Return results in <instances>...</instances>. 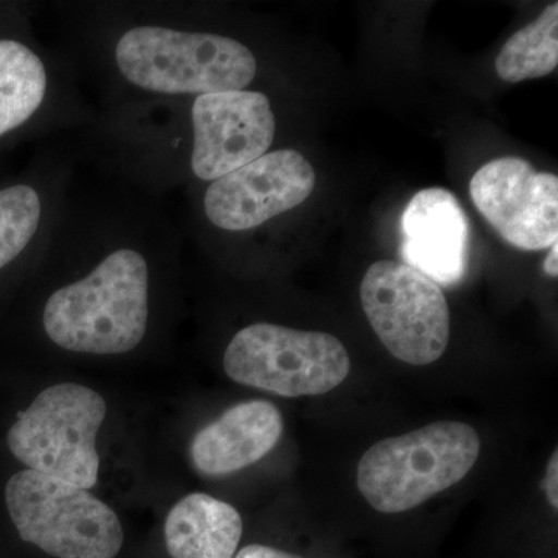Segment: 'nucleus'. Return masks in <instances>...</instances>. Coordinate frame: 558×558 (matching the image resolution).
<instances>
[{"label":"nucleus","instance_id":"obj_1","mask_svg":"<svg viewBox=\"0 0 558 558\" xmlns=\"http://www.w3.org/2000/svg\"><path fill=\"white\" fill-rule=\"evenodd\" d=\"M54 233L83 271L46 300L40 323L47 339L75 354L134 351L148 336L157 259L180 245L160 197L108 174L102 189L78 190L73 172Z\"/></svg>","mask_w":558,"mask_h":558},{"label":"nucleus","instance_id":"obj_2","mask_svg":"<svg viewBox=\"0 0 558 558\" xmlns=\"http://www.w3.org/2000/svg\"><path fill=\"white\" fill-rule=\"evenodd\" d=\"M81 53L105 109L248 90L258 58L247 44L194 27L180 3L78 7Z\"/></svg>","mask_w":558,"mask_h":558},{"label":"nucleus","instance_id":"obj_3","mask_svg":"<svg viewBox=\"0 0 558 558\" xmlns=\"http://www.w3.org/2000/svg\"><path fill=\"white\" fill-rule=\"evenodd\" d=\"M278 121L259 90L135 102L121 110L113 142L120 165L154 194L215 182L269 153Z\"/></svg>","mask_w":558,"mask_h":558},{"label":"nucleus","instance_id":"obj_4","mask_svg":"<svg viewBox=\"0 0 558 558\" xmlns=\"http://www.w3.org/2000/svg\"><path fill=\"white\" fill-rule=\"evenodd\" d=\"M480 451L475 428L436 422L374 444L360 459L359 490L377 512H407L464 480Z\"/></svg>","mask_w":558,"mask_h":558},{"label":"nucleus","instance_id":"obj_5","mask_svg":"<svg viewBox=\"0 0 558 558\" xmlns=\"http://www.w3.org/2000/svg\"><path fill=\"white\" fill-rule=\"evenodd\" d=\"M21 538L57 558H116L124 542L119 517L86 488L22 470L5 488Z\"/></svg>","mask_w":558,"mask_h":558},{"label":"nucleus","instance_id":"obj_6","mask_svg":"<svg viewBox=\"0 0 558 558\" xmlns=\"http://www.w3.org/2000/svg\"><path fill=\"white\" fill-rule=\"evenodd\" d=\"M105 417V399L94 389L53 385L21 414L7 444L28 470L90 490L100 473L97 435Z\"/></svg>","mask_w":558,"mask_h":558},{"label":"nucleus","instance_id":"obj_7","mask_svg":"<svg viewBox=\"0 0 558 558\" xmlns=\"http://www.w3.org/2000/svg\"><path fill=\"white\" fill-rule=\"evenodd\" d=\"M223 369L245 387L301 398L340 387L351 371V357L330 333L255 323L234 333L223 354Z\"/></svg>","mask_w":558,"mask_h":558},{"label":"nucleus","instance_id":"obj_8","mask_svg":"<svg viewBox=\"0 0 558 558\" xmlns=\"http://www.w3.org/2000/svg\"><path fill=\"white\" fill-rule=\"evenodd\" d=\"M360 299L371 326L396 359L429 365L449 347L450 307L442 289L405 264H373Z\"/></svg>","mask_w":558,"mask_h":558},{"label":"nucleus","instance_id":"obj_9","mask_svg":"<svg viewBox=\"0 0 558 558\" xmlns=\"http://www.w3.org/2000/svg\"><path fill=\"white\" fill-rule=\"evenodd\" d=\"M317 185L311 161L293 149H277L215 182L204 183L202 219L223 233H247L292 211Z\"/></svg>","mask_w":558,"mask_h":558},{"label":"nucleus","instance_id":"obj_10","mask_svg":"<svg viewBox=\"0 0 558 558\" xmlns=\"http://www.w3.org/2000/svg\"><path fill=\"white\" fill-rule=\"evenodd\" d=\"M73 69L57 50L0 38V138L44 117L57 130L86 128L97 112L80 94Z\"/></svg>","mask_w":558,"mask_h":558},{"label":"nucleus","instance_id":"obj_11","mask_svg":"<svg viewBox=\"0 0 558 558\" xmlns=\"http://www.w3.org/2000/svg\"><path fill=\"white\" fill-rule=\"evenodd\" d=\"M470 197L508 244L529 252L558 242V179L520 157L488 161L470 180Z\"/></svg>","mask_w":558,"mask_h":558},{"label":"nucleus","instance_id":"obj_12","mask_svg":"<svg viewBox=\"0 0 558 558\" xmlns=\"http://www.w3.org/2000/svg\"><path fill=\"white\" fill-rule=\"evenodd\" d=\"M400 234V256L405 266L446 288L464 279L469 266V218L450 191H418L403 211Z\"/></svg>","mask_w":558,"mask_h":558},{"label":"nucleus","instance_id":"obj_13","mask_svg":"<svg viewBox=\"0 0 558 558\" xmlns=\"http://www.w3.org/2000/svg\"><path fill=\"white\" fill-rule=\"evenodd\" d=\"M282 427L281 413L274 403H238L194 436L191 459L204 475H230L269 454L281 438Z\"/></svg>","mask_w":558,"mask_h":558},{"label":"nucleus","instance_id":"obj_14","mask_svg":"<svg viewBox=\"0 0 558 558\" xmlns=\"http://www.w3.org/2000/svg\"><path fill=\"white\" fill-rule=\"evenodd\" d=\"M242 537L240 512L207 494L180 499L165 521L172 558H233Z\"/></svg>","mask_w":558,"mask_h":558},{"label":"nucleus","instance_id":"obj_15","mask_svg":"<svg viewBox=\"0 0 558 558\" xmlns=\"http://www.w3.org/2000/svg\"><path fill=\"white\" fill-rule=\"evenodd\" d=\"M558 64V3L545 11L526 27L510 36L495 61L499 78L506 83L542 78Z\"/></svg>","mask_w":558,"mask_h":558},{"label":"nucleus","instance_id":"obj_16","mask_svg":"<svg viewBox=\"0 0 558 558\" xmlns=\"http://www.w3.org/2000/svg\"><path fill=\"white\" fill-rule=\"evenodd\" d=\"M234 558H301L295 556V554L284 553V550H279L275 548H270V546L263 545H250L245 546L244 549L240 550Z\"/></svg>","mask_w":558,"mask_h":558},{"label":"nucleus","instance_id":"obj_17","mask_svg":"<svg viewBox=\"0 0 558 558\" xmlns=\"http://www.w3.org/2000/svg\"><path fill=\"white\" fill-rule=\"evenodd\" d=\"M558 453L553 454L548 465V473H546V495H548L549 505L554 509L558 508Z\"/></svg>","mask_w":558,"mask_h":558},{"label":"nucleus","instance_id":"obj_18","mask_svg":"<svg viewBox=\"0 0 558 558\" xmlns=\"http://www.w3.org/2000/svg\"><path fill=\"white\" fill-rule=\"evenodd\" d=\"M543 269H545V274L549 275L550 278L558 277V242L550 247L545 264H543Z\"/></svg>","mask_w":558,"mask_h":558}]
</instances>
